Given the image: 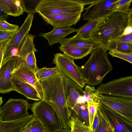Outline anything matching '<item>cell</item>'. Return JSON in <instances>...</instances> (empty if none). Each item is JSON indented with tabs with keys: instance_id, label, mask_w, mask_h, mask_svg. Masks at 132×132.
I'll return each mask as SVG.
<instances>
[{
	"instance_id": "obj_13",
	"label": "cell",
	"mask_w": 132,
	"mask_h": 132,
	"mask_svg": "<svg viewBox=\"0 0 132 132\" xmlns=\"http://www.w3.org/2000/svg\"><path fill=\"white\" fill-rule=\"evenodd\" d=\"M63 81L67 104L69 108L72 109L77 103L86 102L84 96L83 88L64 75Z\"/></svg>"
},
{
	"instance_id": "obj_23",
	"label": "cell",
	"mask_w": 132,
	"mask_h": 132,
	"mask_svg": "<svg viewBox=\"0 0 132 132\" xmlns=\"http://www.w3.org/2000/svg\"><path fill=\"white\" fill-rule=\"evenodd\" d=\"M59 50L68 57L73 59H81L91 53L93 49L90 48H63L59 47Z\"/></svg>"
},
{
	"instance_id": "obj_22",
	"label": "cell",
	"mask_w": 132,
	"mask_h": 132,
	"mask_svg": "<svg viewBox=\"0 0 132 132\" xmlns=\"http://www.w3.org/2000/svg\"><path fill=\"white\" fill-rule=\"evenodd\" d=\"M69 109L71 113L69 122L71 132H92L89 127L83 123L80 117L73 110Z\"/></svg>"
},
{
	"instance_id": "obj_27",
	"label": "cell",
	"mask_w": 132,
	"mask_h": 132,
	"mask_svg": "<svg viewBox=\"0 0 132 132\" xmlns=\"http://www.w3.org/2000/svg\"><path fill=\"white\" fill-rule=\"evenodd\" d=\"M100 109L101 111L100 122L97 128L94 132H113L108 119Z\"/></svg>"
},
{
	"instance_id": "obj_20",
	"label": "cell",
	"mask_w": 132,
	"mask_h": 132,
	"mask_svg": "<svg viewBox=\"0 0 132 132\" xmlns=\"http://www.w3.org/2000/svg\"><path fill=\"white\" fill-rule=\"evenodd\" d=\"M34 118L32 114L15 120L6 121L0 120V132H22L25 127Z\"/></svg>"
},
{
	"instance_id": "obj_30",
	"label": "cell",
	"mask_w": 132,
	"mask_h": 132,
	"mask_svg": "<svg viewBox=\"0 0 132 132\" xmlns=\"http://www.w3.org/2000/svg\"><path fill=\"white\" fill-rule=\"evenodd\" d=\"M59 71L58 68L56 66L51 68L44 67L38 69L35 71V73L37 79L39 81L53 75Z\"/></svg>"
},
{
	"instance_id": "obj_41",
	"label": "cell",
	"mask_w": 132,
	"mask_h": 132,
	"mask_svg": "<svg viewBox=\"0 0 132 132\" xmlns=\"http://www.w3.org/2000/svg\"><path fill=\"white\" fill-rule=\"evenodd\" d=\"M82 4L84 6L86 5H91L97 1V0H76Z\"/></svg>"
},
{
	"instance_id": "obj_19",
	"label": "cell",
	"mask_w": 132,
	"mask_h": 132,
	"mask_svg": "<svg viewBox=\"0 0 132 132\" xmlns=\"http://www.w3.org/2000/svg\"><path fill=\"white\" fill-rule=\"evenodd\" d=\"M53 30L47 33H40L39 36L46 39L50 46L60 43L68 35L75 32V29L71 27H53Z\"/></svg>"
},
{
	"instance_id": "obj_2",
	"label": "cell",
	"mask_w": 132,
	"mask_h": 132,
	"mask_svg": "<svg viewBox=\"0 0 132 132\" xmlns=\"http://www.w3.org/2000/svg\"><path fill=\"white\" fill-rule=\"evenodd\" d=\"M127 17L125 13L114 12L100 19L90 38L99 44L106 52L122 33L127 25Z\"/></svg>"
},
{
	"instance_id": "obj_6",
	"label": "cell",
	"mask_w": 132,
	"mask_h": 132,
	"mask_svg": "<svg viewBox=\"0 0 132 132\" xmlns=\"http://www.w3.org/2000/svg\"><path fill=\"white\" fill-rule=\"evenodd\" d=\"M96 90L99 94L132 98V76L122 77L101 83Z\"/></svg>"
},
{
	"instance_id": "obj_4",
	"label": "cell",
	"mask_w": 132,
	"mask_h": 132,
	"mask_svg": "<svg viewBox=\"0 0 132 132\" xmlns=\"http://www.w3.org/2000/svg\"><path fill=\"white\" fill-rule=\"evenodd\" d=\"M34 117L48 132H57L63 128V124L53 107L43 100L30 104Z\"/></svg>"
},
{
	"instance_id": "obj_38",
	"label": "cell",
	"mask_w": 132,
	"mask_h": 132,
	"mask_svg": "<svg viewBox=\"0 0 132 132\" xmlns=\"http://www.w3.org/2000/svg\"><path fill=\"white\" fill-rule=\"evenodd\" d=\"M122 43H128L132 44V33L118 38L113 42L110 48L117 44Z\"/></svg>"
},
{
	"instance_id": "obj_33",
	"label": "cell",
	"mask_w": 132,
	"mask_h": 132,
	"mask_svg": "<svg viewBox=\"0 0 132 132\" xmlns=\"http://www.w3.org/2000/svg\"><path fill=\"white\" fill-rule=\"evenodd\" d=\"M109 54L113 57H118L132 63V53L121 51L115 48L109 49Z\"/></svg>"
},
{
	"instance_id": "obj_37",
	"label": "cell",
	"mask_w": 132,
	"mask_h": 132,
	"mask_svg": "<svg viewBox=\"0 0 132 132\" xmlns=\"http://www.w3.org/2000/svg\"><path fill=\"white\" fill-rule=\"evenodd\" d=\"M127 15L128 17L127 26L122 34L119 37L132 33V10L130 11Z\"/></svg>"
},
{
	"instance_id": "obj_9",
	"label": "cell",
	"mask_w": 132,
	"mask_h": 132,
	"mask_svg": "<svg viewBox=\"0 0 132 132\" xmlns=\"http://www.w3.org/2000/svg\"><path fill=\"white\" fill-rule=\"evenodd\" d=\"M97 101L132 122V98L97 94Z\"/></svg>"
},
{
	"instance_id": "obj_14",
	"label": "cell",
	"mask_w": 132,
	"mask_h": 132,
	"mask_svg": "<svg viewBox=\"0 0 132 132\" xmlns=\"http://www.w3.org/2000/svg\"><path fill=\"white\" fill-rule=\"evenodd\" d=\"M99 107L108 119L113 132H132V122L101 104Z\"/></svg>"
},
{
	"instance_id": "obj_18",
	"label": "cell",
	"mask_w": 132,
	"mask_h": 132,
	"mask_svg": "<svg viewBox=\"0 0 132 132\" xmlns=\"http://www.w3.org/2000/svg\"><path fill=\"white\" fill-rule=\"evenodd\" d=\"M59 47L63 48H90L95 49L101 46L91 38L84 39L75 35L69 38H65L60 43Z\"/></svg>"
},
{
	"instance_id": "obj_24",
	"label": "cell",
	"mask_w": 132,
	"mask_h": 132,
	"mask_svg": "<svg viewBox=\"0 0 132 132\" xmlns=\"http://www.w3.org/2000/svg\"><path fill=\"white\" fill-rule=\"evenodd\" d=\"M100 20L88 21L80 27L75 29V32L77 33L75 35L82 38H90L91 33L96 27Z\"/></svg>"
},
{
	"instance_id": "obj_32",
	"label": "cell",
	"mask_w": 132,
	"mask_h": 132,
	"mask_svg": "<svg viewBox=\"0 0 132 132\" xmlns=\"http://www.w3.org/2000/svg\"><path fill=\"white\" fill-rule=\"evenodd\" d=\"M41 0H21L22 5L24 12L28 14L36 13L37 6Z\"/></svg>"
},
{
	"instance_id": "obj_10",
	"label": "cell",
	"mask_w": 132,
	"mask_h": 132,
	"mask_svg": "<svg viewBox=\"0 0 132 132\" xmlns=\"http://www.w3.org/2000/svg\"><path fill=\"white\" fill-rule=\"evenodd\" d=\"M118 0H97L89 6L84 8L85 11L82 16V20L92 21L103 18L114 12Z\"/></svg>"
},
{
	"instance_id": "obj_15",
	"label": "cell",
	"mask_w": 132,
	"mask_h": 132,
	"mask_svg": "<svg viewBox=\"0 0 132 132\" xmlns=\"http://www.w3.org/2000/svg\"><path fill=\"white\" fill-rule=\"evenodd\" d=\"M81 14H39L47 24L55 27H71L75 25L80 20Z\"/></svg>"
},
{
	"instance_id": "obj_31",
	"label": "cell",
	"mask_w": 132,
	"mask_h": 132,
	"mask_svg": "<svg viewBox=\"0 0 132 132\" xmlns=\"http://www.w3.org/2000/svg\"><path fill=\"white\" fill-rule=\"evenodd\" d=\"M132 0H118L115 5L114 12L122 13L127 14L132 8H130Z\"/></svg>"
},
{
	"instance_id": "obj_3",
	"label": "cell",
	"mask_w": 132,
	"mask_h": 132,
	"mask_svg": "<svg viewBox=\"0 0 132 132\" xmlns=\"http://www.w3.org/2000/svg\"><path fill=\"white\" fill-rule=\"evenodd\" d=\"M78 69L86 84L93 86L101 84L113 68L106 52L101 47L93 50L87 61Z\"/></svg>"
},
{
	"instance_id": "obj_35",
	"label": "cell",
	"mask_w": 132,
	"mask_h": 132,
	"mask_svg": "<svg viewBox=\"0 0 132 132\" xmlns=\"http://www.w3.org/2000/svg\"><path fill=\"white\" fill-rule=\"evenodd\" d=\"M19 27V26L10 24L6 20H0V31L15 32Z\"/></svg>"
},
{
	"instance_id": "obj_21",
	"label": "cell",
	"mask_w": 132,
	"mask_h": 132,
	"mask_svg": "<svg viewBox=\"0 0 132 132\" xmlns=\"http://www.w3.org/2000/svg\"><path fill=\"white\" fill-rule=\"evenodd\" d=\"M0 9L8 16L15 17L24 12L21 0H0Z\"/></svg>"
},
{
	"instance_id": "obj_1",
	"label": "cell",
	"mask_w": 132,
	"mask_h": 132,
	"mask_svg": "<svg viewBox=\"0 0 132 132\" xmlns=\"http://www.w3.org/2000/svg\"><path fill=\"white\" fill-rule=\"evenodd\" d=\"M63 76L59 70L39 81L43 92L42 100L53 107L62 122L63 128L70 129L69 122L71 113L67 106L65 95Z\"/></svg>"
},
{
	"instance_id": "obj_11",
	"label": "cell",
	"mask_w": 132,
	"mask_h": 132,
	"mask_svg": "<svg viewBox=\"0 0 132 132\" xmlns=\"http://www.w3.org/2000/svg\"><path fill=\"white\" fill-rule=\"evenodd\" d=\"M23 63L18 56H13L1 65L0 69V93L5 94L12 91H16L12 84V72L16 67Z\"/></svg>"
},
{
	"instance_id": "obj_42",
	"label": "cell",
	"mask_w": 132,
	"mask_h": 132,
	"mask_svg": "<svg viewBox=\"0 0 132 132\" xmlns=\"http://www.w3.org/2000/svg\"><path fill=\"white\" fill-rule=\"evenodd\" d=\"M8 16L5 13H2L0 10V20H6L8 17Z\"/></svg>"
},
{
	"instance_id": "obj_12",
	"label": "cell",
	"mask_w": 132,
	"mask_h": 132,
	"mask_svg": "<svg viewBox=\"0 0 132 132\" xmlns=\"http://www.w3.org/2000/svg\"><path fill=\"white\" fill-rule=\"evenodd\" d=\"M34 18V14H28L23 24L7 42L5 47L1 65L10 59V53L12 50L14 48L18 49L23 39L29 33Z\"/></svg>"
},
{
	"instance_id": "obj_25",
	"label": "cell",
	"mask_w": 132,
	"mask_h": 132,
	"mask_svg": "<svg viewBox=\"0 0 132 132\" xmlns=\"http://www.w3.org/2000/svg\"><path fill=\"white\" fill-rule=\"evenodd\" d=\"M71 109L80 117L83 123L89 127V114L87 102L78 103Z\"/></svg>"
},
{
	"instance_id": "obj_43",
	"label": "cell",
	"mask_w": 132,
	"mask_h": 132,
	"mask_svg": "<svg viewBox=\"0 0 132 132\" xmlns=\"http://www.w3.org/2000/svg\"><path fill=\"white\" fill-rule=\"evenodd\" d=\"M57 132H71V129L62 128Z\"/></svg>"
},
{
	"instance_id": "obj_7",
	"label": "cell",
	"mask_w": 132,
	"mask_h": 132,
	"mask_svg": "<svg viewBox=\"0 0 132 132\" xmlns=\"http://www.w3.org/2000/svg\"><path fill=\"white\" fill-rule=\"evenodd\" d=\"M30 107L26 100L10 98L0 108V120L10 121L24 118L29 115L28 110Z\"/></svg>"
},
{
	"instance_id": "obj_17",
	"label": "cell",
	"mask_w": 132,
	"mask_h": 132,
	"mask_svg": "<svg viewBox=\"0 0 132 132\" xmlns=\"http://www.w3.org/2000/svg\"><path fill=\"white\" fill-rule=\"evenodd\" d=\"M12 75L11 82L16 92L29 99L36 101L41 100L39 94L34 87L20 78Z\"/></svg>"
},
{
	"instance_id": "obj_8",
	"label": "cell",
	"mask_w": 132,
	"mask_h": 132,
	"mask_svg": "<svg viewBox=\"0 0 132 132\" xmlns=\"http://www.w3.org/2000/svg\"><path fill=\"white\" fill-rule=\"evenodd\" d=\"M74 60L64 53H58L54 54L53 61L59 71L83 88L86 83Z\"/></svg>"
},
{
	"instance_id": "obj_34",
	"label": "cell",
	"mask_w": 132,
	"mask_h": 132,
	"mask_svg": "<svg viewBox=\"0 0 132 132\" xmlns=\"http://www.w3.org/2000/svg\"><path fill=\"white\" fill-rule=\"evenodd\" d=\"M23 63L35 72L38 69L34 52H32L28 55L23 61Z\"/></svg>"
},
{
	"instance_id": "obj_44",
	"label": "cell",
	"mask_w": 132,
	"mask_h": 132,
	"mask_svg": "<svg viewBox=\"0 0 132 132\" xmlns=\"http://www.w3.org/2000/svg\"><path fill=\"white\" fill-rule=\"evenodd\" d=\"M3 101L2 100V97H0V108L1 106L3 103Z\"/></svg>"
},
{
	"instance_id": "obj_5",
	"label": "cell",
	"mask_w": 132,
	"mask_h": 132,
	"mask_svg": "<svg viewBox=\"0 0 132 132\" xmlns=\"http://www.w3.org/2000/svg\"><path fill=\"white\" fill-rule=\"evenodd\" d=\"M84 7L76 0H41L36 12L45 14L81 13Z\"/></svg>"
},
{
	"instance_id": "obj_29",
	"label": "cell",
	"mask_w": 132,
	"mask_h": 132,
	"mask_svg": "<svg viewBox=\"0 0 132 132\" xmlns=\"http://www.w3.org/2000/svg\"><path fill=\"white\" fill-rule=\"evenodd\" d=\"M84 98L87 102L96 103L98 102L97 99V93L94 86L87 85L83 90Z\"/></svg>"
},
{
	"instance_id": "obj_26",
	"label": "cell",
	"mask_w": 132,
	"mask_h": 132,
	"mask_svg": "<svg viewBox=\"0 0 132 132\" xmlns=\"http://www.w3.org/2000/svg\"><path fill=\"white\" fill-rule=\"evenodd\" d=\"M87 108L89 114V127L90 130L93 132V126L98 108L101 105L99 102H87Z\"/></svg>"
},
{
	"instance_id": "obj_28",
	"label": "cell",
	"mask_w": 132,
	"mask_h": 132,
	"mask_svg": "<svg viewBox=\"0 0 132 132\" xmlns=\"http://www.w3.org/2000/svg\"><path fill=\"white\" fill-rule=\"evenodd\" d=\"M22 132H48L42 124L35 118L25 127Z\"/></svg>"
},
{
	"instance_id": "obj_16",
	"label": "cell",
	"mask_w": 132,
	"mask_h": 132,
	"mask_svg": "<svg viewBox=\"0 0 132 132\" xmlns=\"http://www.w3.org/2000/svg\"><path fill=\"white\" fill-rule=\"evenodd\" d=\"M35 72L23 63L16 68L12 72V74L34 87L42 100L43 98L42 90L39 81L36 78Z\"/></svg>"
},
{
	"instance_id": "obj_39",
	"label": "cell",
	"mask_w": 132,
	"mask_h": 132,
	"mask_svg": "<svg viewBox=\"0 0 132 132\" xmlns=\"http://www.w3.org/2000/svg\"><path fill=\"white\" fill-rule=\"evenodd\" d=\"M15 32L0 31V42L9 41Z\"/></svg>"
},
{
	"instance_id": "obj_36",
	"label": "cell",
	"mask_w": 132,
	"mask_h": 132,
	"mask_svg": "<svg viewBox=\"0 0 132 132\" xmlns=\"http://www.w3.org/2000/svg\"><path fill=\"white\" fill-rule=\"evenodd\" d=\"M111 48H115L118 50L125 52L132 53V44L129 43H119L110 49Z\"/></svg>"
},
{
	"instance_id": "obj_40",
	"label": "cell",
	"mask_w": 132,
	"mask_h": 132,
	"mask_svg": "<svg viewBox=\"0 0 132 132\" xmlns=\"http://www.w3.org/2000/svg\"><path fill=\"white\" fill-rule=\"evenodd\" d=\"M8 41H5L0 42V69L2 65L5 46Z\"/></svg>"
}]
</instances>
